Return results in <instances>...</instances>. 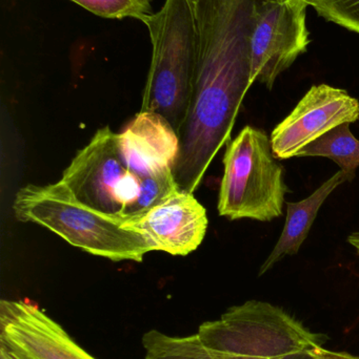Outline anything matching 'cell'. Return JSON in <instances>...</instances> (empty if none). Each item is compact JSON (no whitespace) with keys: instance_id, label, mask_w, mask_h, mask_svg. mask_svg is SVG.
<instances>
[{"instance_id":"cell-4","label":"cell","mask_w":359,"mask_h":359,"mask_svg":"<svg viewBox=\"0 0 359 359\" xmlns=\"http://www.w3.org/2000/svg\"><path fill=\"white\" fill-rule=\"evenodd\" d=\"M197 333L213 359H289L324 347L322 335L267 302L234 306Z\"/></svg>"},{"instance_id":"cell-8","label":"cell","mask_w":359,"mask_h":359,"mask_svg":"<svg viewBox=\"0 0 359 359\" xmlns=\"http://www.w3.org/2000/svg\"><path fill=\"white\" fill-rule=\"evenodd\" d=\"M129 172L120 154L118 134L107 126L97 130L78 151L60 181L80 202L117 219L122 211L118 189Z\"/></svg>"},{"instance_id":"cell-18","label":"cell","mask_w":359,"mask_h":359,"mask_svg":"<svg viewBox=\"0 0 359 359\" xmlns=\"http://www.w3.org/2000/svg\"><path fill=\"white\" fill-rule=\"evenodd\" d=\"M310 359H359V356L352 355L346 352H335L325 349L324 347L318 348L309 353Z\"/></svg>"},{"instance_id":"cell-16","label":"cell","mask_w":359,"mask_h":359,"mask_svg":"<svg viewBox=\"0 0 359 359\" xmlns=\"http://www.w3.org/2000/svg\"><path fill=\"white\" fill-rule=\"evenodd\" d=\"M96 16L109 19L135 18L143 21L152 14L153 0H71Z\"/></svg>"},{"instance_id":"cell-10","label":"cell","mask_w":359,"mask_h":359,"mask_svg":"<svg viewBox=\"0 0 359 359\" xmlns=\"http://www.w3.org/2000/svg\"><path fill=\"white\" fill-rule=\"evenodd\" d=\"M207 210L194 194L178 191L124 227L145 236L152 251L185 257L202 244L208 229Z\"/></svg>"},{"instance_id":"cell-7","label":"cell","mask_w":359,"mask_h":359,"mask_svg":"<svg viewBox=\"0 0 359 359\" xmlns=\"http://www.w3.org/2000/svg\"><path fill=\"white\" fill-rule=\"evenodd\" d=\"M358 120L359 101L347 90L325 83L313 86L272 130V151L278 160L297 157L301 149L333 128Z\"/></svg>"},{"instance_id":"cell-9","label":"cell","mask_w":359,"mask_h":359,"mask_svg":"<svg viewBox=\"0 0 359 359\" xmlns=\"http://www.w3.org/2000/svg\"><path fill=\"white\" fill-rule=\"evenodd\" d=\"M0 344L18 359H96L42 310L21 301L0 302Z\"/></svg>"},{"instance_id":"cell-12","label":"cell","mask_w":359,"mask_h":359,"mask_svg":"<svg viewBox=\"0 0 359 359\" xmlns=\"http://www.w3.org/2000/svg\"><path fill=\"white\" fill-rule=\"evenodd\" d=\"M354 178L355 172L341 170L334 176L327 180L305 200L287 203V219L284 230L273 250L261 265L259 276L269 271L285 257L297 255L301 245L308 238L310 229L325 201L339 186L343 185L346 182H351Z\"/></svg>"},{"instance_id":"cell-3","label":"cell","mask_w":359,"mask_h":359,"mask_svg":"<svg viewBox=\"0 0 359 359\" xmlns=\"http://www.w3.org/2000/svg\"><path fill=\"white\" fill-rule=\"evenodd\" d=\"M22 222L37 224L76 248L114 262H143L152 251L145 236L112 215L80 202L63 182L20 188L13 204Z\"/></svg>"},{"instance_id":"cell-11","label":"cell","mask_w":359,"mask_h":359,"mask_svg":"<svg viewBox=\"0 0 359 359\" xmlns=\"http://www.w3.org/2000/svg\"><path fill=\"white\" fill-rule=\"evenodd\" d=\"M120 154L131 172L150 176L164 168H174L178 159L179 137L166 118L139 111L126 130L118 134Z\"/></svg>"},{"instance_id":"cell-22","label":"cell","mask_w":359,"mask_h":359,"mask_svg":"<svg viewBox=\"0 0 359 359\" xmlns=\"http://www.w3.org/2000/svg\"><path fill=\"white\" fill-rule=\"evenodd\" d=\"M202 1H204V0H192V2H193L194 6H195V10H196V8H198V6H200V4H202Z\"/></svg>"},{"instance_id":"cell-17","label":"cell","mask_w":359,"mask_h":359,"mask_svg":"<svg viewBox=\"0 0 359 359\" xmlns=\"http://www.w3.org/2000/svg\"><path fill=\"white\" fill-rule=\"evenodd\" d=\"M322 18L359 34V0H306Z\"/></svg>"},{"instance_id":"cell-19","label":"cell","mask_w":359,"mask_h":359,"mask_svg":"<svg viewBox=\"0 0 359 359\" xmlns=\"http://www.w3.org/2000/svg\"><path fill=\"white\" fill-rule=\"evenodd\" d=\"M348 243L353 247L354 250L356 251V255L359 257V231L352 232L349 236H348Z\"/></svg>"},{"instance_id":"cell-20","label":"cell","mask_w":359,"mask_h":359,"mask_svg":"<svg viewBox=\"0 0 359 359\" xmlns=\"http://www.w3.org/2000/svg\"><path fill=\"white\" fill-rule=\"evenodd\" d=\"M0 359H18L12 352L8 351L6 346L0 344Z\"/></svg>"},{"instance_id":"cell-5","label":"cell","mask_w":359,"mask_h":359,"mask_svg":"<svg viewBox=\"0 0 359 359\" xmlns=\"http://www.w3.org/2000/svg\"><path fill=\"white\" fill-rule=\"evenodd\" d=\"M289 192L284 165L274 156L267 133L244 126L223 156L219 215L231 221L271 222L282 217Z\"/></svg>"},{"instance_id":"cell-14","label":"cell","mask_w":359,"mask_h":359,"mask_svg":"<svg viewBox=\"0 0 359 359\" xmlns=\"http://www.w3.org/2000/svg\"><path fill=\"white\" fill-rule=\"evenodd\" d=\"M145 359H213L198 333L189 337H171L151 330L143 337Z\"/></svg>"},{"instance_id":"cell-15","label":"cell","mask_w":359,"mask_h":359,"mask_svg":"<svg viewBox=\"0 0 359 359\" xmlns=\"http://www.w3.org/2000/svg\"><path fill=\"white\" fill-rule=\"evenodd\" d=\"M178 191L181 189L171 168H164L155 174L143 177L141 194L122 217V225L126 222L139 219Z\"/></svg>"},{"instance_id":"cell-6","label":"cell","mask_w":359,"mask_h":359,"mask_svg":"<svg viewBox=\"0 0 359 359\" xmlns=\"http://www.w3.org/2000/svg\"><path fill=\"white\" fill-rule=\"evenodd\" d=\"M306 0H257L250 34L251 82L269 90L278 76L307 52Z\"/></svg>"},{"instance_id":"cell-2","label":"cell","mask_w":359,"mask_h":359,"mask_svg":"<svg viewBox=\"0 0 359 359\" xmlns=\"http://www.w3.org/2000/svg\"><path fill=\"white\" fill-rule=\"evenodd\" d=\"M143 22L152 59L141 111L159 114L181 134L191 104L198 65V29L192 0H166Z\"/></svg>"},{"instance_id":"cell-1","label":"cell","mask_w":359,"mask_h":359,"mask_svg":"<svg viewBox=\"0 0 359 359\" xmlns=\"http://www.w3.org/2000/svg\"><path fill=\"white\" fill-rule=\"evenodd\" d=\"M257 0H229L198 35L191 104L179 134L173 168L181 191L194 194L223 145L251 82L250 34Z\"/></svg>"},{"instance_id":"cell-21","label":"cell","mask_w":359,"mask_h":359,"mask_svg":"<svg viewBox=\"0 0 359 359\" xmlns=\"http://www.w3.org/2000/svg\"><path fill=\"white\" fill-rule=\"evenodd\" d=\"M289 359H310L309 353L303 354V355L295 356V358H289Z\"/></svg>"},{"instance_id":"cell-13","label":"cell","mask_w":359,"mask_h":359,"mask_svg":"<svg viewBox=\"0 0 359 359\" xmlns=\"http://www.w3.org/2000/svg\"><path fill=\"white\" fill-rule=\"evenodd\" d=\"M297 157H324L333 160L341 170L355 172L359 168V140L341 124L301 149Z\"/></svg>"}]
</instances>
